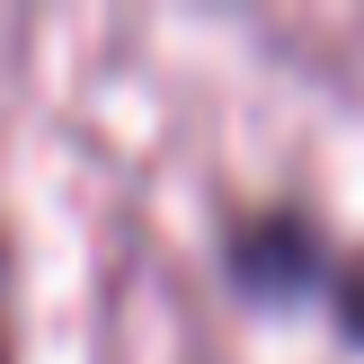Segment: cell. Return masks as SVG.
Instances as JSON below:
<instances>
[{
    "instance_id": "6da1fadb",
    "label": "cell",
    "mask_w": 364,
    "mask_h": 364,
    "mask_svg": "<svg viewBox=\"0 0 364 364\" xmlns=\"http://www.w3.org/2000/svg\"><path fill=\"white\" fill-rule=\"evenodd\" d=\"M302 276H311V240L294 223H267L240 240V294H294Z\"/></svg>"
},
{
    "instance_id": "7a4b0ae2",
    "label": "cell",
    "mask_w": 364,
    "mask_h": 364,
    "mask_svg": "<svg viewBox=\"0 0 364 364\" xmlns=\"http://www.w3.org/2000/svg\"><path fill=\"white\" fill-rule=\"evenodd\" d=\"M0 364H9V329H0Z\"/></svg>"
}]
</instances>
